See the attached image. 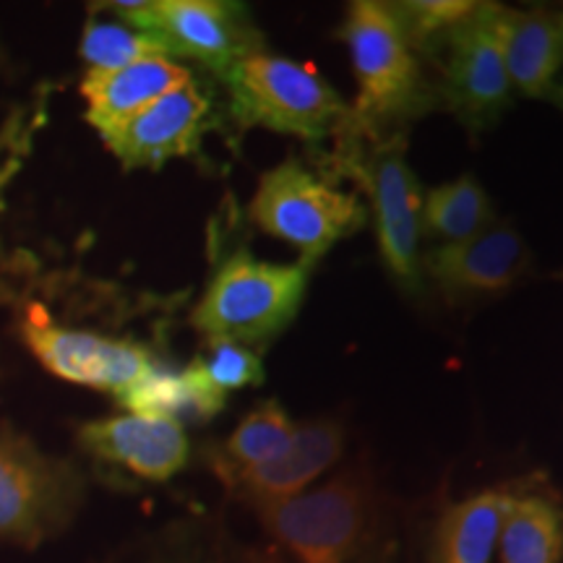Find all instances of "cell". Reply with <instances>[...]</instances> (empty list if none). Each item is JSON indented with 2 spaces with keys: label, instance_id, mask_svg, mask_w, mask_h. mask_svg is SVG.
Returning a JSON list of instances; mask_svg holds the SVG:
<instances>
[{
  "label": "cell",
  "instance_id": "obj_15",
  "mask_svg": "<svg viewBox=\"0 0 563 563\" xmlns=\"http://www.w3.org/2000/svg\"><path fill=\"white\" fill-rule=\"evenodd\" d=\"M191 79V70L167 55H152L115 70H89L81 84L87 118L104 136Z\"/></svg>",
  "mask_w": 563,
  "mask_h": 563
},
{
  "label": "cell",
  "instance_id": "obj_1",
  "mask_svg": "<svg viewBox=\"0 0 563 563\" xmlns=\"http://www.w3.org/2000/svg\"><path fill=\"white\" fill-rule=\"evenodd\" d=\"M249 509L290 563H397L389 509L365 460L300 496Z\"/></svg>",
  "mask_w": 563,
  "mask_h": 563
},
{
  "label": "cell",
  "instance_id": "obj_11",
  "mask_svg": "<svg viewBox=\"0 0 563 563\" xmlns=\"http://www.w3.org/2000/svg\"><path fill=\"white\" fill-rule=\"evenodd\" d=\"M24 336L47 371L66 382L123 394L154 363L144 347L95 332L55 327L45 308H30Z\"/></svg>",
  "mask_w": 563,
  "mask_h": 563
},
{
  "label": "cell",
  "instance_id": "obj_8",
  "mask_svg": "<svg viewBox=\"0 0 563 563\" xmlns=\"http://www.w3.org/2000/svg\"><path fill=\"white\" fill-rule=\"evenodd\" d=\"M123 24L152 37L167 55H183L211 70L230 74L243 58L264 51V40L243 3L224 0H139L110 3Z\"/></svg>",
  "mask_w": 563,
  "mask_h": 563
},
{
  "label": "cell",
  "instance_id": "obj_17",
  "mask_svg": "<svg viewBox=\"0 0 563 563\" xmlns=\"http://www.w3.org/2000/svg\"><path fill=\"white\" fill-rule=\"evenodd\" d=\"M511 488H488L443 506L431 538V563H490Z\"/></svg>",
  "mask_w": 563,
  "mask_h": 563
},
{
  "label": "cell",
  "instance_id": "obj_26",
  "mask_svg": "<svg viewBox=\"0 0 563 563\" xmlns=\"http://www.w3.org/2000/svg\"><path fill=\"white\" fill-rule=\"evenodd\" d=\"M245 563H290L285 555L274 551V548H245Z\"/></svg>",
  "mask_w": 563,
  "mask_h": 563
},
{
  "label": "cell",
  "instance_id": "obj_24",
  "mask_svg": "<svg viewBox=\"0 0 563 563\" xmlns=\"http://www.w3.org/2000/svg\"><path fill=\"white\" fill-rule=\"evenodd\" d=\"M196 368L201 371V376L207 378L211 389L222 397H228V391L249 389V386L264 384L266 373L262 355L249 344L241 342H228V340H214L207 344V352L194 361Z\"/></svg>",
  "mask_w": 563,
  "mask_h": 563
},
{
  "label": "cell",
  "instance_id": "obj_19",
  "mask_svg": "<svg viewBox=\"0 0 563 563\" xmlns=\"http://www.w3.org/2000/svg\"><path fill=\"white\" fill-rule=\"evenodd\" d=\"M123 407L136 415H162V418H199L209 420L222 412L228 397L211 389L196 363L183 371L152 363L136 384L118 394Z\"/></svg>",
  "mask_w": 563,
  "mask_h": 563
},
{
  "label": "cell",
  "instance_id": "obj_27",
  "mask_svg": "<svg viewBox=\"0 0 563 563\" xmlns=\"http://www.w3.org/2000/svg\"><path fill=\"white\" fill-rule=\"evenodd\" d=\"M553 104H559L563 110V74L559 76V81H555V89H553V97H551Z\"/></svg>",
  "mask_w": 563,
  "mask_h": 563
},
{
  "label": "cell",
  "instance_id": "obj_20",
  "mask_svg": "<svg viewBox=\"0 0 563 563\" xmlns=\"http://www.w3.org/2000/svg\"><path fill=\"white\" fill-rule=\"evenodd\" d=\"M501 563H561L563 506L551 493L514 490L498 534Z\"/></svg>",
  "mask_w": 563,
  "mask_h": 563
},
{
  "label": "cell",
  "instance_id": "obj_14",
  "mask_svg": "<svg viewBox=\"0 0 563 563\" xmlns=\"http://www.w3.org/2000/svg\"><path fill=\"white\" fill-rule=\"evenodd\" d=\"M344 452V426L334 418L308 420L298 426V433L285 454L253 470L230 493L245 506L262 501H285L300 496L340 462Z\"/></svg>",
  "mask_w": 563,
  "mask_h": 563
},
{
  "label": "cell",
  "instance_id": "obj_9",
  "mask_svg": "<svg viewBox=\"0 0 563 563\" xmlns=\"http://www.w3.org/2000/svg\"><path fill=\"white\" fill-rule=\"evenodd\" d=\"M501 3H477V9L441 42L439 102L470 133H483L511 104V84L504 63Z\"/></svg>",
  "mask_w": 563,
  "mask_h": 563
},
{
  "label": "cell",
  "instance_id": "obj_13",
  "mask_svg": "<svg viewBox=\"0 0 563 563\" xmlns=\"http://www.w3.org/2000/svg\"><path fill=\"white\" fill-rule=\"evenodd\" d=\"M79 443L91 460L150 483L173 481L191 454L183 422L162 415L125 412L87 422L79 431Z\"/></svg>",
  "mask_w": 563,
  "mask_h": 563
},
{
  "label": "cell",
  "instance_id": "obj_18",
  "mask_svg": "<svg viewBox=\"0 0 563 563\" xmlns=\"http://www.w3.org/2000/svg\"><path fill=\"white\" fill-rule=\"evenodd\" d=\"M295 433H298V426L277 399L262 402L211 452V473L220 477L224 488L232 490L253 470L285 454Z\"/></svg>",
  "mask_w": 563,
  "mask_h": 563
},
{
  "label": "cell",
  "instance_id": "obj_12",
  "mask_svg": "<svg viewBox=\"0 0 563 563\" xmlns=\"http://www.w3.org/2000/svg\"><path fill=\"white\" fill-rule=\"evenodd\" d=\"M211 97L199 81L159 97L129 121L104 133L108 150L123 167H157L170 159H186L201 152V141L211 129Z\"/></svg>",
  "mask_w": 563,
  "mask_h": 563
},
{
  "label": "cell",
  "instance_id": "obj_6",
  "mask_svg": "<svg viewBox=\"0 0 563 563\" xmlns=\"http://www.w3.org/2000/svg\"><path fill=\"white\" fill-rule=\"evenodd\" d=\"M249 211L266 235L298 249L308 269L336 243L355 235L368 217L355 194L342 191L334 178L295 157L262 175Z\"/></svg>",
  "mask_w": 563,
  "mask_h": 563
},
{
  "label": "cell",
  "instance_id": "obj_16",
  "mask_svg": "<svg viewBox=\"0 0 563 563\" xmlns=\"http://www.w3.org/2000/svg\"><path fill=\"white\" fill-rule=\"evenodd\" d=\"M504 63L511 91L551 102L563 74V26L553 9H506Z\"/></svg>",
  "mask_w": 563,
  "mask_h": 563
},
{
  "label": "cell",
  "instance_id": "obj_10",
  "mask_svg": "<svg viewBox=\"0 0 563 563\" xmlns=\"http://www.w3.org/2000/svg\"><path fill=\"white\" fill-rule=\"evenodd\" d=\"M532 269V251L509 220H496L464 243L433 245L422 253V277L449 300H477L504 295Z\"/></svg>",
  "mask_w": 563,
  "mask_h": 563
},
{
  "label": "cell",
  "instance_id": "obj_2",
  "mask_svg": "<svg viewBox=\"0 0 563 563\" xmlns=\"http://www.w3.org/2000/svg\"><path fill=\"white\" fill-rule=\"evenodd\" d=\"M336 34L347 45L357 81L355 108L340 131L368 141L397 136L405 123L439 108V91L389 3L355 0Z\"/></svg>",
  "mask_w": 563,
  "mask_h": 563
},
{
  "label": "cell",
  "instance_id": "obj_4",
  "mask_svg": "<svg viewBox=\"0 0 563 563\" xmlns=\"http://www.w3.org/2000/svg\"><path fill=\"white\" fill-rule=\"evenodd\" d=\"M308 279L306 264L262 262L243 249L230 253L194 308V327L209 342H269L300 313Z\"/></svg>",
  "mask_w": 563,
  "mask_h": 563
},
{
  "label": "cell",
  "instance_id": "obj_7",
  "mask_svg": "<svg viewBox=\"0 0 563 563\" xmlns=\"http://www.w3.org/2000/svg\"><path fill=\"white\" fill-rule=\"evenodd\" d=\"M87 481L74 462L45 454L30 435L0 426V543L37 548L70 525Z\"/></svg>",
  "mask_w": 563,
  "mask_h": 563
},
{
  "label": "cell",
  "instance_id": "obj_22",
  "mask_svg": "<svg viewBox=\"0 0 563 563\" xmlns=\"http://www.w3.org/2000/svg\"><path fill=\"white\" fill-rule=\"evenodd\" d=\"M412 51L435 58L446 34L477 9L475 0H405L389 3Z\"/></svg>",
  "mask_w": 563,
  "mask_h": 563
},
{
  "label": "cell",
  "instance_id": "obj_23",
  "mask_svg": "<svg viewBox=\"0 0 563 563\" xmlns=\"http://www.w3.org/2000/svg\"><path fill=\"white\" fill-rule=\"evenodd\" d=\"M152 55L167 53L152 37L136 32L129 24L91 19L84 30L81 58L89 63V70H115L141 58H152Z\"/></svg>",
  "mask_w": 563,
  "mask_h": 563
},
{
  "label": "cell",
  "instance_id": "obj_28",
  "mask_svg": "<svg viewBox=\"0 0 563 563\" xmlns=\"http://www.w3.org/2000/svg\"><path fill=\"white\" fill-rule=\"evenodd\" d=\"M555 13H559V19H561V26H563V5H561V11H555Z\"/></svg>",
  "mask_w": 563,
  "mask_h": 563
},
{
  "label": "cell",
  "instance_id": "obj_3",
  "mask_svg": "<svg viewBox=\"0 0 563 563\" xmlns=\"http://www.w3.org/2000/svg\"><path fill=\"white\" fill-rule=\"evenodd\" d=\"M230 118L241 129H266L319 144L344 125L350 108L319 70L277 53H253L222 79Z\"/></svg>",
  "mask_w": 563,
  "mask_h": 563
},
{
  "label": "cell",
  "instance_id": "obj_25",
  "mask_svg": "<svg viewBox=\"0 0 563 563\" xmlns=\"http://www.w3.org/2000/svg\"><path fill=\"white\" fill-rule=\"evenodd\" d=\"M144 563H245V555L209 527L180 525L162 534Z\"/></svg>",
  "mask_w": 563,
  "mask_h": 563
},
{
  "label": "cell",
  "instance_id": "obj_21",
  "mask_svg": "<svg viewBox=\"0 0 563 563\" xmlns=\"http://www.w3.org/2000/svg\"><path fill=\"white\" fill-rule=\"evenodd\" d=\"M496 220L490 196L470 173L422 194V235L439 245L470 241Z\"/></svg>",
  "mask_w": 563,
  "mask_h": 563
},
{
  "label": "cell",
  "instance_id": "obj_5",
  "mask_svg": "<svg viewBox=\"0 0 563 563\" xmlns=\"http://www.w3.org/2000/svg\"><path fill=\"white\" fill-rule=\"evenodd\" d=\"M342 150H336V170L363 183L371 199L376 241L382 262L405 292L422 290V188L407 162L402 133L386 139H357L336 131Z\"/></svg>",
  "mask_w": 563,
  "mask_h": 563
}]
</instances>
